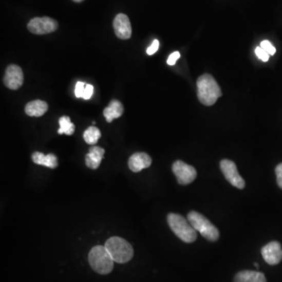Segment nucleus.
<instances>
[{
  "instance_id": "1",
  "label": "nucleus",
  "mask_w": 282,
  "mask_h": 282,
  "mask_svg": "<svg viewBox=\"0 0 282 282\" xmlns=\"http://www.w3.org/2000/svg\"><path fill=\"white\" fill-rule=\"evenodd\" d=\"M197 96L201 104L212 106L222 96L217 82L210 74H204L197 80Z\"/></svg>"
},
{
  "instance_id": "2",
  "label": "nucleus",
  "mask_w": 282,
  "mask_h": 282,
  "mask_svg": "<svg viewBox=\"0 0 282 282\" xmlns=\"http://www.w3.org/2000/svg\"><path fill=\"white\" fill-rule=\"evenodd\" d=\"M89 262L94 271L100 274L111 273L114 267V260L105 246H97L89 253Z\"/></svg>"
},
{
  "instance_id": "3",
  "label": "nucleus",
  "mask_w": 282,
  "mask_h": 282,
  "mask_svg": "<svg viewBox=\"0 0 282 282\" xmlns=\"http://www.w3.org/2000/svg\"><path fill=\"white\" fill-rule=\"evenodd\" d=\"M106 249L114 262L125 264L134 257V249L126 240L119 237H112L106 241Z\"/></svg>"
},
{
  "instance_id": "4",
  "label": "nucleus",
  "mask_w": 282,
  "mask_h": 282,
  "mask_svg": "<svg viewBox=\"0 0 282 282\" xmlns=\"http://www.w3.org/2000/svg\"><path fill=\"white\" fill-rule=\"evenodd\" d=\"M168 225L174 234L182 241L192 243L196 240L197 233L190 222L176 213H170L167 217Z\"/></svg>"
},
{
  "instance_id": "5",
  "label": "nucleus",
  "mask_w": 282,
  "mask_h": 282,
  "mask_svg": "<svg viewBox=\"0 0 282 282\" xmlns=\"http://www.w3.org/2000/svg\"><path fill=\"white\" fill-rule=\"evenodd\" d=\"M187 220L195 231L201 234L203 238L210 241H216L219 239V232L217 228L201 213L195 211L190 212L187 215Z\"/></svg>"
},
{
  "instance_id": "6",
  "label": "nucleus",
  "mask_w": 282,
  "mask_h": 282,
  "mask_svg": "<svg viewBox=\"0 0 282 282\" xmlns=\"http://www.w3.org/2000/svg\"><path fill=\"white\" fill-rule=\"evenodd\" d=\"M58 28V23L54 19L49 17H35L28 24V29L35 35L51 33Z\"/></svg>"
},
{
  "instance_id": "7",
  "label": "nucleus",
  "mask_w": 282,
  "mask_h": 282,
  "mask_svg": "<svg viewBox=\"0 0 282 282\" xmlns=\"http://www.w3.org/2000/svg\"><path fill=\"white\" fill-rule=\"evenodd\" d=\"M219 166L225 178L232 186L238 189H243L246 186V182L240 175L238 168L233 161L223 159L220 162Z\"/></svg>"
},
{
  "instance_id": "8",
  "label": "nucleus",
  "mask_w": 282,
  "mask_h": 282,
  "mask_svg": "<svg viewBox=\"0 0 282 282\" xmlns=\"http://www.w3.org/2000/svg\"><path fill=\"white\" fill-rule=\"evenodd\" d=\"M173 172L177 177V182L181 185L192 183L197 177V171L195 167L187 165L183 161L177 160L173 164Z\"/></svg>"
},
{
  "instance_id": "9",
  "label": "nucleus",
  "mask_w": 282,
  "mask_h": 282,
  "mask_svg": "<svg viewBox=\"0 0 282 282\" xmlns=\"http://www.w3.org/2000/svg\"><path fill=\"white\" fill-rule=\"evenodd\" d=\"M4 83L8 89L13 90L18 89L24 83V74L22 68L18 65H9L6 70Z\"/></svg>"
},
{
  "instance_id": "10",
  "label": "nucleus",
  "mask_w": 282,
  "mask_h": 282,
  "mask_svg": "<svg viewBox=\"0 0 282 282\" xmlns=\"http://www.w3.org/2000/svg\"><path fill=\"white\" fill-rule=\"evenodd\" d=\"M115 33L120 40H129L132 35V27L127 15L119 13L113 22Z\"/></svg>"
},
{
  "instance_id": "11",
  "label": "nucleus",
  "mask_w": 282,
  "mask_h": 282,
  "mask_svg": "<svg viewBox=\"0 0 282 282\" xmlns=\"http://www.w3.org/2000/svg\"><path fill=\"white\" fill-rule=\"evenodd\" d=\"M264 260L269 265H277L282 260V249L280 243L271 241L261 250Z\"/></svg>"
},
{
  "instance_id": "12",
  "label": "nucleus",
  "mask_w": 282,
  "mask_h": 282,
  "mask_svg": "<svg viewBox=\"0 0 282 282\" xmlns=\"http://www.w3.org/2000/svg\"><path fill=\"white\" fill-rule=\"evenodd\" d=\"M152 159L145 152H137L129 158L128 165L131 171L138 173L152 165Z\"/></svg>"
},
{
  "instance_id": "13",
  "label": "nucleus",
  "mask_w": 282,
  "mask_h": 282,
  "mask_svg": "<svg viewBox=\"0 0 282 282\" xmlns=\"http://www.w3.org/2000/svg\"><path fill=\"white\" fill-rule=\"evenodd\" d=\"M105 151L98 146L90 147L89 153L86 155V164L89 168L96 170L101 165Z\"/></svg>"
},
{
  "instance_id": "14",
  "label": "nucleus",
  "mask_w": 282,
  "mask_h": 282,
  "mask_svg": "<svg viewBox=\"0 0 282 282\" xmlns=\"http://www.w3.org/2000/svg\"><path fill=\"white\" fill-rule=\"evenodd\" d=\"M48 108L47 103L41 100H35L26 104L25 111L26 115L31 117H40L47 111Z\"/></svg>"
},
{
  "instance_id": "15",
  "label": "nucleus",
  "mask_w": 282,
  "mask_h": 282,
  "mask_svg": "<svg viewBox=\"0 0 282 282\" xmlns=\"http://www.w3.org/2000/svg\"><path fill=\"white\" fill-rule=\"evenodd\" d=\"M124 107L122 103L118 100H112L109 105L103 111L106 121L111 122L115 119L121 117L123 114Z\"/></svg>"
},
{
  "instance_id": "16",
  "label": "nucleus",
  "mask_w": 282,
  "mask_h": 282,
  "mask_svg": "<svg viewBox=\"0 0 282 282\" xmlns=\"http://www.w3.org/2000/svg\"><path fill=\"white\" fill-rule=\"evenodd\" d=\"M31 159L37 165H44L48 168H55L58 165V158L53 154L45 155L41 152H34L31 155Z\"/></svg>"
},
{
  "instance_id": "17",
  "label": "nucleus",
  "mask_w": 282,
  "mask_h": 282,
  "mask_svg": "<svg viewBox=\"0 0 282 282\" xmlns=\"http://www.w3.org/2000/svg\"><path fill=\"white\" fill-rule=\"evenodd\" d=\"M234 282H267L262 273L253 271H242L234 277Z\"/></svg>"
},
{
  "instance_id": "18",
  "label": "nucleus",
  "mask_w": 282,
  "mask_h": 282,
  "mask_svg": "<svg viewBox=\"0 0 282 282\" xmlns=\"http://www.w3.org/2000/svg\"><path fill=\"white\" fill-rule=\"evenodd\" d=\"M101 137V131L98 127L93 126V125L89 126L83 134V139H84L86 144H90V145L97 144Z\"/></svg>"
},
{
  "instance_id": "19",
  "label": "nucleus",
  "mask_w": 282,
  "mask_h": 282,
  "mask_svg": "<svg viewBox=\"0 0 282 282\" xmlns=\"http://www.w3.org/2000/svg\"><path fill=\"white\" fill-rule=\"evenodd\" d=\"M60 129H58V134H66V135L71 136L74 134V124L71 122V119L68 116H62L59 119Z\"/></svg>"
},
{
  "instance_id": "20",
  "label": "nucleus",
  "mask_w": 282,
  "mask_h": 282,
  "mask_svg": "<svg viewBox=\"0 0 282 282\" xmlns=\"http://www.w3.org/2000/svg\"><path fill=\"white\" fill-rule=\"evenodd\" d=\"M260 47L262 49H264L266 52H268L269 53L270 56H273V55L275 54L276 49L272 44H271V42L268 41V40H264V41L261 42Z\"/></svg>"
},
{
  "instance_id": "21",
  "label": "nucleus",
  "mask_w": 282,
  "mask_h": 282,
  "mask_svg": "<svg viewBox=\"0 0 282 282\" xmlns=\"http://www.w3.org/2000/svg\"><path fill=\"white\" fill-rule=\"evenodd\" d=\"M255 52H256V56L258 57V58L260 59L261 61H264V62H267V61L269 60V53H268V52H266L264 49L261 48L260 46H258V47H256Z\"/></svg>"
},
{
  "instance_id": "22",
  "label": "nucleus",
  "mask_w": 282,
  "mask_h": 282,
  "mask_svg": "<svg viewBox=\"0 0 282 282\" xmlns=\"http://www.w3.org/2000/svg\"><path fill=\"white\" fill-rule=\"evenodd\" d=\"M86 86V84H85L83 82H78L76 83V89H74V94H76V98H83Z\"/></svg>"
},
{
  "instance_id": "23",
  "label": "nucleus",
  "mask_w": 282,
  "mask_h": 282,
  "mask_svg": "<svg viewBox=\"0 0 282 282\" xmlns=\"http://www.w3.org/2000/svg\"><path fill=\"white\" fill-rule=\"evenodd\" d=\"M276 176H277V183L279 187L282 189V163L277 165L275 168Z\"/></svg>"
},
{
  "instance_id": "24",
  "label": "nucleus",
  "mask_w": 282,
  "mask_h": 282,
  "mask_svg": "<svg viewBox=\"0 0 282 282\" xmlns=\"http://www.w3.org/2000/svg\"><path fill=\"white\" fill-rule=\"evenodd\" d=\"M159 40H155L152 43V44L151 45V46H149L147 50V53L148 55H153L154 53H156L159 50Z\"/></svg>"
},
{
  "instance_id": "25",
  "label": "nucleus",
  "mask_w": 282,
  "mask_h": 282,
  "mask_svg": "<svg viewBox=\"0 0 282 282\" xmlns=\"http://www.w3.org/2000/svg\"><path fill=\"white\" fill-rule=\"evenodd\" d=\"M180 58V52L176 51L174 53H171L170 56L168 57V60H167V64L168 65H174L177 62V60Z\"/></svg>"
},
{
  "instance_id": "26",
  "label": "nucleus",
  "mask_w": 282,
  "mask_h": 282,
  "mask_svg": "<svg viewBox=\"0 0 282 282\" xmlns=\"http://www.w3.org/2000/svg\"><path fill=\"white\" fill-rule=\"evenodd\" d=\"M92 93H93V86H92V85L86 84V88H85L84 93H83V99H90L91 97L92 96Z\"/></svg>"
},
{
  "instance_id": "27",
  "label": "nucleus",
  "mask_w": 282,
  "mask_h": 282,
  "mask_svg": "<svg viewBox=\"0 0 282 282\" xmlns=\"http://www.w3.org/2000/svg\"><path fill=\"white\" fill-rule=\"evenodd\" d=\"M74 3H81L83 2V0H72Z\"/></svg>"
},
{
  "instance_id": "28",
  "label": "nucleus",
  "mask_w": 282,
  "mask_h": 282,
  "mask_svg": "<svg viewBox=\"0 0 282 282\" xmlns=\"http://www.w3.org/2000/svg\"><path fill=\"white\" fill-rule=\"evenodd\" d=\"M254 266H256V268H259V266H258V264H254Z\"/></svg>"
}]
</instances>
